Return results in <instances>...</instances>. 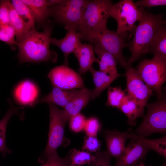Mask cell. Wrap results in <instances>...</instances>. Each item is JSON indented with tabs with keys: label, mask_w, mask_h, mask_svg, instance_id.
Instances as JSON below:
<instances>
[{
	"label": "cell",
	"mask_w": 166,
	"mask_h": 166,
	"mask_svg": "<svg viewBox=\"0 0 166 166\" xmlns=\"http://www.w3.org/2000/svg\"><path fill=\"white\" fill-rule=\"evenodd\" d=\"M9 18L10 23L15 32L16 41L18 43L30 29L19 16L11 1L10 5Z\"/></svg>",
	"instance_id": "25"
},
{
	"label": "cell",
	"mask_w": 166,
	"mask_h": 166,
	"mask_svg": "<svg viewBox=\"0 0 166 166\" xmlns=\"http://www.w3.org/2000/svg\"><path fill=\"white\" fill-rule=\"evenodd\" d=\"M147 114L142 123L135 130V134L145 137L166 131V99L164 96L162 99L155 102L147 104Z\"/></svg>",
	"instance_id": "7"
},
{
	"label": "cell",
	"mask_w": 166,
	"mask_h": 166,
	"mask_svg": "<svg viewBox=\"0 0 166 166\" xmlns=\"http://www.w3.org/2000/svg\"><path fill=\"white\" fill-rule=\"evenodd\" d=\"M65 28L67 31L65 37L60 39L52 38L51 43L58 47L62 51L65 57L64 65H67L69 55L74 53L76 49L82 43L81 40L82 37L75 28Z\"/></svg>",
	"instance_id": "14"
},
{
	"label": "cell",
	"mask_w": 166,
	"mask_h": 166,
	"mask_svg": "<svg viewBox=\"0 0 166 166\" xmlns=\"http://www.w3.org/2000/svg\"><path fill=\"white\" fill-rule=\"evenodd\" d=\"M44 28L41 32L30 30L18 43V57L20 63L56 62L57 54L49 49L52 27L45 25Z\"/></svg>",
	"instance_id": "1"
},
{
	"label": "cell",
	"mask_w": 166,
	"mask_h": 166,
	"mask_svg": "<svg viewBox=\"0 0 166 166\" xmlns=\"http://www.w3.org/2000/svg\"><path fill=\"white\" fill-rule=\"evenodd\" d=\"M11 1H0V25L10 23L9 18L10 5Z\"/></svg>",
	"instance_id": "36"
},
{
	"label": "cell",
	"mask_w": 166,
	"mask_h": 166,
	"mask_svg": "<svg viewBox=\"0 0 166 166\" xmlns=\"http://www.w3.org/2000/svg\"><path fill=\"white\" fill-rule=\"evenodd\" d=\"M113 5L109 0L88 1L77 30L81 37L89 32L107 27V19Z\"/></svg>",
	"instance_id": "4"
},
{
	"label": "cell",
	"mask_w": 166,
	"mask_h": 166,
	"mask_svg": "<svg viewBox=\"0 0 166 166\" xmlns=\"http://www.w3.org/2000/svg\"><path fill=\"white\" fill-rule=\"evenodd\" d=\"M130 129L124 132L116 130H106L104 132L107 147V152L111 157L117 160L122 154L126 147L127 140L135 139L136 135Z\"/></svg>",
	"instance_id": "13"
},
{
	"label": "cell",
	"mask_w": 166,
	"mask_h": 166,
	"mask_svg": "<svg viewBox=\"0 0 166 166\" xmlns=\"http://www.w3.org/2000/svg\"><path fill=\"white\" fill-rule=\"evenodd\" d=\"M22 0L29 7L32 12L35 23L40 25H45V23L49 16L50 5L48 0Z\"/></svg>",
	"instance_id": "20"
},
{
	"label": "cell",
	"mask_w": 166,
	"mask_h": 166,
	"mask_svg": "<svg viewBox=\"0 0 166 166\" xmlns=\"http://www.w3.org/2000/svg\"><path fill=\"white\" fill-rule=\"evenodd\" d=\"M71 164L68 153L65 157H61L56 153L49 157L40 166H69Z\"/></svg>",
	"instance_id": "31"
},
{
	"label": "cell",
	"mask_w": 166,
	"mask_h": 166,
	"mask_svg": "<svg viewBox=\"0 0 166 166\" xmlns=\"http://www.w3.org/2000/svg\"><path fill=\"white\" fill-rule=\"evenodd\" d=\"M15 30L10 23L0 25V40L10 45H18Z\"/></svg>",
	"instance_id": "30"
},
{
	"label": "cell",
	"mask_w": 166,
	"mask_h": 166,
	"mask_svg": "<svg viewBox=\"0 0 166 166\" xmlns=\"http://www.w3.org/2000/svg\"><path fill=\"white\" fill-rule=\"evenodd\" d=\"M14 96L19 104L23 105H29L36 101L38 94L37 86L29 81H24L19 84L14 91Z\"/></svg>",
	"instance_id": "18"
},
{
	"label": "cell",
	"mask_w": 166,
	"mask_h": 166,
	"mask_svg": "<svg viewBox=\"0 0 166 166\" xmlns=\"http://www.w3.org/2000/svg\"><path fill=\"white\" fill-rule=\"evenodd\" d=\"M124 68L127 81L125 90L136 102L143 116L144 107L153 90L147 86L131 64H128Z\"/></svg>",
	"instance_id": "10"
},
{
	"label": "cell",
	"mask_w": 166,
	"mask_h": 166,
	"mask_svg": "<svg viewBox=\"0 0 166 166\" xmlns=\"http://www.w3.org/2000/svg\"><path fill=\"white\" fill-rule=\"evenodd\" d=\"M95 158L88 166H112L111 157L106 151H98L93 154Z\"/></svg>",
	"instance_id": "32"
},
{
	"label": "cell",
	"mask_w": 166,
	"mask_h": 166,
	"mask_svg": "<svg viewBox=\"0 0 166 166\" xmlns=\"http://www.w3.org/2000/svg\"><path fill=\"white\" fill-rule=\"evenodd\" d=\"M143 81L149 88L156 91L158 101L163 97L162 88L166 80V61L154 56L145 59L135 69Z\"/></svg>",
	"instance_id": "5"
},
{
	"label": "cell",
	"mask_w": 166,
	"mask_h": 166,
	"mask_svg": "<svg viewBox=\"0 0 166 166\" xmlns=\"http://www.w3.org/2000/svg\"><path fill=\"white\" fill-rule=\"evenodd\" d=\"M11 3L19 16L30 29H35L34 17L29 7L22 0H13Z\"/></svg>",
	"instance_id": "26"
},
{
	"label": "cell",
	"mask_w": 166,
	"mask_h": 166,
	"mask_svg": "<svg viewBox=\"0 0 166 166\" xmlns=\"http://www.w3.org/2000/svg\"><path fill=\"white\" fill-rule=\"evenodd\" d=\"M92 90L84 87L77 95L64 108V116L68 121L73 116L80 113L91 99Z\"/></svg>",
	"instance_id": "16"
},
{
	"label": "cell",
	"mask_w": 166,
	"mask_h": 166,
	"mask_svg": "<svg viewBox=\"0 0 166 166\" xmlns=\"http://www.w3.org/2000/svg\"><path fill=\"white\" fill-rule=\"evenodd\" d=\"M77 58L79 65V74H83L89 71L93 64L97 62L94 46L91 44L81 43L73 53Z\"/></svg>",
	"instance_id": "17"
},
{
	"label": "cell",
	"mask_w": 166,
	"mask_h": 166,
	"mask_svg": "<svg viewBox=\"0 0 166 166\" xmlns=\"http://www.w3.org/2000/svg\"><path fill=\"white\" fill-rule=\"evenodd\" d=\"M140 139L150 150H152L166 158V136H164L156 139H150L139 136Z\"/></svg>",
	"instance_id": "27"
},
{
	"label": "cell",
	"mask_w": 166,
	"mask_h": 166,
	"mask_svg": "<svg viewBox=\"0 0 166 166\" xmlns=\"http://www.w3.org/2000/svg\"><path fill=\"white\" fill-rule=\"evenodd\" d=\"M89 71L91 73L95 84V89L92 91L91 99L93 100L99 97L101 93L111 83L121 75H113L97 71L92 66Z\"/></svg>",
	"instance_id": "19"
},
{
	"label": "cell",
	"mask_w": 166,
	"mask_h": 166,
	"mask_svg": "<svg viewBox=\"0 0 166 166\" xmlns=\"http://www.w3.org/2000/svg\"><path fill=\"white\" fill-rule=\"evenodd\" d=\"M101 128L99 120L96 117H92L86 120L84 130L86 136H96Z\"/></svg>",
	"instance_id": "33"
},
{
	"label": "cell",
	"mask_w": 166,
	"mask_h": 166,
	"mask_svg": "<svg viewBox=\"0 0 166 166\" xmlns=\"http://www.w3.org/2000/svg\"><path fill=\"white\" fill-rule=\"evenodd\" d=\"M126 95L125 91L119 87L109 86L107 91V99L106 105L120 108L122 100Z\"/></svg>",
	"instance_id": "29"
},
{
	"label": "cell",
	"mask_w": 166,
	"mask_h": 166,
	"mask_svg": "<svg viewBox=\"0 0 166 166\" xmlns=\"http://www.w3.org/2000/svg\"><path fill=\"white\" fill-rule=\"evenodd\" d=\"M161 166H166V164H164L161 165Z\"/></svg>",
	"instance_id": "39"
},
{
	"label": "cell",
	"mask_w": 166,
	"mask_h": 166,
	"mask_svg": "<svg viewBox=\"0 0 166 166\" xmlns=\"http://www.w3.org/2000/svg\"><path fill=\"white\" fill-rule=\"evenodd\" d=\"M79 90L65 89L53 87L49 94L42 98L36 101L30 106L33 107L39 103H47L64 108L77 95Z\"/></svg>",
	"instance_id": "15"
},
{
	"label": "cell",
	"mask_w": 166,
	"mask_h": 166,
	"mask_svg": "<svg viewBox=\"0 0 166 166\" xmlns=\"http://www.w3.org/2000/svg\"><path fill=\"white\" fill-rule=\"evenodd\" d=\"M135 166H146L145 164L143 162H141ZM148 166H152L151 165H149Z\"/></svg>",
	"instance_id": "38"
},
{
	"label": "cell",
	"mask_w": 166,
	"mask_h": 166,
	"mask_svg": "<svg viewBox=\"0 0 166 166\" xmlns=\"http://www.w3.org/2000/svg\"><path fill=\"white\" fill-rule=\"evenodd\" d=\"M135 4L137 7L142 6L148 8L159 6L165 5L166 0H140L137 1Z\"/></svg>",
	"instance_id": "37"
},
{
	"label": "cell",
	"mask_w": 166,
	"mask_h": 166,
	"mask_svg": "<svg viewBox=\"0 0 166 166\" xmlns=\"http://www.w3.org/2000/svg\"><path fill=\"white\" fill-rule=\"evenodd\" d=\"M50 122L48 141L46 148L39 161L44 163L50 156L57 153V149L64 143V128L67 121L63 114V110L56 105L48 104Z\"/></svg>",
	"instance_id": "6"
},
{
	"label": "cell",
	"mask_w": 166,
	"mask_h": 166,
	"mask_svg": "<svg viewBox=\"0 0 166 166\" xmlns=\"http://www.w3.org/2000/svg\"><path fill=\"white\" fill-rule=\"evenodd\" d=\"M94 51L98 56L97 62L99 64V71L111 75L120 74L117 71V63L112 55L96 46H94Z\"/></svg>",
	"instance_id": "21"
},
{
	"label": "cell",
	"mask_w": 166,
	"mask_h": 166,
	"mask_svg": "<svg viewBox=\"0 0 166 166\" xmlns=\"http://www.w3.org/2000/svg\"><path fill=\"white\" fill-rule=\"evenodd\" d=\"M100 146V142L96 136H86L84 137L83 149L90 153L95 152L99 151Z\"/></svg>",
	"instance_id": "35"
},
{
	"label": "cell",
	"mask_w": 166,
	"mask_h": 166,
	"mask_svg": "<svg viewBox=\"0 0 166 166\" xmlns=\"http://www.w3.org/2000/svg\"><path fill=\"white\" fill-rule=\"evenodd\" d=\"M86 119L84 115L79 113L71 117L69 120V127L73 132L77 133L83 130Z\"/></svg>",
	"instance_id": "34"
},
{
	"label": "cell",
	"mask_w": 166,
	"mask_h": 166,
	"mask_svg": "<svg viewBox=\"0 0 166 166\" xmlns=\"http://www.w3.org/2000/svg\"><path fill=\"white\" fill-rule=\"evenodd\" d=\"M148 53L166 61V28L165 24L159 29L149 47Z\"/></svg>",
	"instance_id": "22"
},
{
	"label": "cell",
	"mask_w": 166,
	"mask_h": 166,
	"mask_svg": "<svg viewBox=\"0 0 166 166\" xmlns=\"http://www.w3.org/2000/svg\"><path fill=\"white\" fill-rule=\"evenodd\" d=\"M142 15L141 9H139L132 0H121L113 4L109 13V16L117 22L116 33L124 37L126 32L135 30V23L140 20Z\"/></svg>",
	"instance_id": "9"
},
{
	"label": "cell",
	"mask_w": 166,
	"mask_h": 166,
	"mask_svg": "<svg viewBox=\"0 0 166 166\" xmlns=\"http://www.w3.org/2000/svg\"><path fill=\"white\" fill-rule=\"evenodd\" d=\"M120 109L126 115L131 126H135L137 118L143 116L136 102L128 94L124 98Z\"/></svg>",
	"instance_id": "24"
},
{
	"label": "cell",
	"mask_w": 166,
	"mask_h": 166,
	"mask_svg": "<svg viewBox=\"0 0 166 166\" xmlns=\"http://www.w3.org/2000/svg\"><path fill=\"white\" fill-rule=\"evenodd\" d=\"M68 154L71 164L75 166H81L89 164L94 160L93 154L87 151H81L76 149H70Z\"/></svg>",
	"instance_id": "28"
},
{
	"label": "cell",
	"mask_w": 166,
	"mask_h": 166,
	"mask_svg": "<svg viewBox=\"0 0 166 166\" xmlns=\"http://www.w3.org/2000/svg\"><path fill=\"white\" fill-rule=\"evenodd\" d=\"M149 151L137 135L125 147L114 166H135L142 162Z\"/></svg>",
	"instance_id": "12"
},
{
	"label": "cell",
	"mask_w": 166,
	"mask_h": 166,
	"mask_svg": "<svg viewBox=\"0 0 166 166\" xmlns=\"http://www.w3.org/2000/svg\"><path fill=\"white\" fill-rule=\"evenodd\" d=\"M48 77L53 87L65 89H81L84 83L80 74L65 65H61L52 69Z\"/></svg>",
	"instance_id": "11"
},
{
	"label": "cell",
	"mask_w": 166,
	"mask_h": 166,
	"mask_svg": "<svg viewBox=\"0 0 166 166\" xmlns=\"http://www.w3.org/2000/svg\"><path fill=\"white\" fill-rule=\"evenodd\" d=\"M142 15L136 27L133 38L128 44L131 53L128 61L131 64L139 60L141 55L148 53L149 47L160 28L165 24L160 14H154L141 9Z\"/></svg>",
	"instance_id": "2"
},
{
	"label": "cell",
	"mask_w": 166,
	"mask_h": 166,
	"mask_svg": "<svg viewBox=\"0 0 166 166\" xmlns=\"http://www.w3.org/2000/svg\"><path fill=\"white\" fill-rule=\"evenodd\" d=\"M69 166H75L73 164H71Z\"/></svg>",
	"instance_id": "40"
},
{
	"label": "cell",
	"mask_w": 166,
	"mask_h": 166,
	"mask_svg": "<svg viewBox=\"0 0 166 166\" xmlns=\"http://www.w3.org/2000/svg\"><path fill=\"white\" fill-rule=\"evenodd\" d=\"M88 1L62 0L59 4L49 7V16L64 25L65 28L72 27L77 30Z\"/></svg>",
	"instance_id": "8"
},
{
	"label": "cell",
	"mask_w": 166,
	"mask_h": 166,
	"mask_svg": "<svg viewBox=\"0 0 166 166\" xmlns=\"http://www.w3.org/2000/svg\"><path fill=\"white\" fill-rule=\"evenodd\" d=\"M9 108L3 118L0 120V152L3 157H5L7 154L12 152L6 146V134L8 123L11 117L17 113L16 108L10 100H8Z\"/></svg>",
	"instance_id": "23"
},
{
	"label": "cell",
	"mask_w": 166,
	"mask_h": 166,
	"mask_svg": "<svg viewBox=\"0 0 166 166\" xmlns=\"http://www.w3.org/2000/svg\"><path fill=\"white\" fill-rule=\"evenodd\" d=\"M125 37L108 29L107 27L89 32L82 36L86 40L110 53L117 63L124 68L128 61L123 55L124 48L128 47L126 43Z\"/></svg>",
	"instance_id": "3"
}]
</instances>
